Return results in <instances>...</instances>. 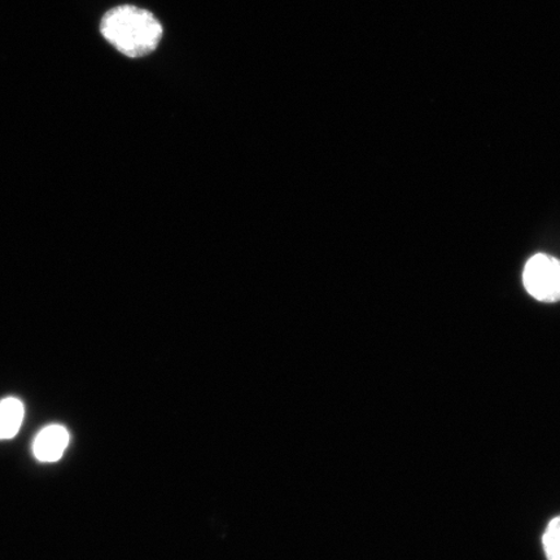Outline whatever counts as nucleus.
Listing matches in <instances>:
<instances>
[{
  "instance_id": "nucleus-1",
  "label": "nucleus",
  "mask_w": 560,
  "mask_h": 560,
  "mask_svg": "<svg viewBox=\"0 0 560 560\" xmlns=\"http://www.w3.org/2000/svg\"><path fill=\"white\" fill-rule=\"evenodd\" d=\"M101 32L112 46L131 59L155 51L163 38L159 20L136 5H120L105 13Z\"/></svg>"
},
{
  "instance_id": "nucleus-2",
  "label": "nucleus",
  "mask_w": 560,
  "mask_h": 560,
  "mask_svg": "<svg viewBox=\"0 0 560 560\" xmlns=\"http://www.w3.org/2000/svg\"><path fill=\"white\" fill-rule=\"evenodd\" d=\"M525 290L542 303L560 301V261L549 255H536L525 265Z\"/></svg>"
},
{
  "instance_id": "nucleus-3",
  "label": "nucleus",
  "mask_w": 560,
  "mask_h": 560,
  "mask_svg": "<svg viewBox=\"0 0 560 560\" xmlns=\"http://www.w3.org/2000/svg\"><path fill=\"white\" fill-rule=\"evenodd\" d=\"M69 432L60 424L47 425L34 440L33 453L35 458L46 464L58 462L67 451Z\"/></svg>"
},
{
  "instance_id": "nucleus-4",
  "label": "nucleus",
  "mask_w": 560,
  "mask_h": 560,
  "mask_svg": "<svg viewBox=\"0 0 560 560\" xmlns=\"http://www.w3.org/2000/svg\"><path fill=\"white\" fill-rule=\"evenodd\" d=\"M24 405L15 397L0 401V440H10L18 435L24 420Z\"/></svg>"
},
{
  "instance_id": "nucleus-5",
  "label": "nucleus",
  "mask_w": 560,
  "mask_h": 560,
  "mask_svg": "<svg viewBox=\"0 0 560 560\" xmlns=\"http://www.w3.org/2000/svg\"><path fill=\"white\" fill-rule=\"evenodd\" d=\"M542 544L548 560H560V516L546 527Z\"/></svg>"
}]
</instances>
